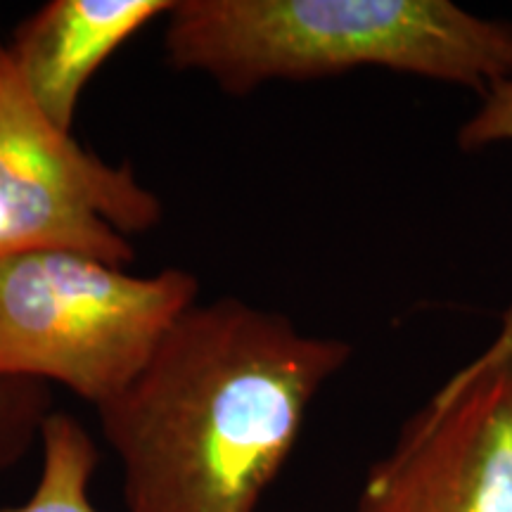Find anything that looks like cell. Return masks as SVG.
<instances>
[{
	"instance_id": "cell-1",
	"label": "cell",
	"mask_w": 512,
	"mask_h": 512,
	"mask_svg": "<svg viewBox=\"0 0 512 512\" xmlns=\"http://www.w3.org/2000/svg\"><path fill=\"white\" fill-rule=\"evenodd\" d=\"M351 354L242 299L192 306L143 373L95 408L126 512H256Z\"/></svg>"
},
{
	"instance_id": "cell-2",
	"label": "cell",
	"mask_w": 512,
	"mask_h": 512,
	"mask_svg": "<svg viewBox=\"0 0 512 512\" xmlns=\"http://www.w3.org/2000/svg\"><path fill=\"white\" fill-rule=\"evenodd\" d=\"M164 53L230 95L358 69L482 95L512 74V22L451 0H176Z\"/></svg>"
},
{
	"instance_id": "cell-3",
	"label": "cell",
	"mask_w": 512,
	"mask_h": 512,
	"mask_svg": "<svg viewBox=\"0 0 512 512\" xmlns=\"http://www.w3.org/2000/svg\"><path fill=\"white\" fill-rule=\"evenodd\" d=\"M197 278L181 268L133 275L76 252L0 259V380L57 382L105 406L152 361Z\"/></svg>"
},
{
	"instance_id": "cell-4",
	"label": "cell",
	"mask_w": 512,
	"mask_h": 512,
	"mask_svg": "<svg viewBox=\"0 0 512 512\" xmlns=\"http://www.w3.org/2000/svg\"><path fill=\"white\" fill-rule=\"evenodd\" d=\"M159 221L131 164H107L41 112L0 38V259L76 252L126 268L128 235Z\"/></svg>"
},
{
	"instance_id": "cell-5",
	"label": "cell",
	"mask_w": 512,
	"mask_h": 512,
	"mask_svg": "<svg viewBox=\"0 0 512 512\" xmlns=\"http://www.w3.org/2000/svg\"><path fill=\"white\" fill-rule=\"evenodd\" d=\"M351 512H512V318L408 415Z\"/></svg>"
},
{
	"instance_id": "cell-6",
	"label": "cell",
	"mask_w": 512,
	"mask_h": 512,
	"mask_svg": "<svg viewBox=\"0 0 512 512\" xmlns=\"http://www.w3.org/2000/svg\"><path fill=\"white\" fill-rule=\"evenodd\" d=\"M174 0H50L5 43L41 112L72 131L79 100L100 67Z\"/></svg>"
},
{
	"instance_id": "cell-7",
	"label": "cell",
	"mask_w": 512,
	"mask_h": 512,
	"mask_svg": "<svg viewBox=\"0 0 512 512\" xmlns=\"http://www.w3.org/2000/svg\"><path fill=\"white\" fill-rule=\"evenodd\" d=\"M41 477L34 494L0 512H98L91 501V479L100 453L91 434L72 415L53 411L41 427Z\"/></svg>"
},
{
	"instance_id": "cell-8",
	"label": "cell",
	"mask_w": 512,
	"mask_h": 512,
	"mask_svg": "<svg viewBox=\"0 0 512 512\" xmlns=\"http://www.w3.org/2000/svg\"><path fill=\"white\" fill-rule=\"evenodd\" d=\"M50 408L43 382L0 380V472L15 467L41 439V427Z\"/></svg>"
},
{
	"instance_id": "cell-9",
	"label": "cell",
	"mask_w": 512,
	"mask_h": 512,
	"mask_svg": "<svg viewBox=\"0 0 512 512\" xmlns=\"http://www.w3.org/2000/svg\"><path fill=\"white\" fill-rule=\"evenodd\" d=\"M479 107L458 128L456 143L465 152L491 145H512V74L479 95Z\"/></svg>"
}]
</instances>
